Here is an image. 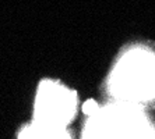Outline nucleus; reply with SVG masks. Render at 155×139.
Wrapping results in <instances>:
<instances>
[{
	"instance_id": "f257e3e1",
	"label": "nucleus",
	"mask_w": 155,
	"mask_h": 139,
	"mask_svg": "<svg viewBox=\"0 0 155 139\" xmlns=\"http://www.w3.org/2000/svg\"><path fill=\"white\" fill-rule=\"evenodd\" d=\"M109 92L116 102L138 106L155 99V54L143 47L127 50L112 70Z\"/></svg>"
},
{
	"instance_id": "f03ea898",
	"label": "nucleus",
	"mask_w": 155,
	"mask_h": 139,
	"mask_svg": "<svg viewBox=\"0 0 155 139\" xmlns=\"http://www.w3.org/2000/svg\"><path fill=\"white\" fill-rule=\"evenodd\" d=\"M84 138H155V128L138 104L115 100L87 115Z\"/></svg>"
},
{
	"instance_id": "7ed1b4c3",
	"label": "nucleus",
	"mask_w": 155,
	"mask_h": 139,
	"mask_svg": "<svg viewBox=\"0 0 155 139\" xmlns=\"http://www.w3.org/2000/svg\"><path fill=\"white\" fill-rule=\"evenodd\" d=\"M77 110V95L54 81H43L35 97V120L58 128H66Z\"/></svg>"
},
{
	"instance_id": "20e7f679",
	"label": "nucleus",
	"mask_w": 155,
	"mask_h": 139,
	"mask_svg": "<svg viewBox=\"0 0 155 139\" xmlns=\"http://www.w3.org/2000/svg\"><path fill=\"white\" fill-rule=\"evenodd\" d=\"M20 138H46V139H59V138H69V132L66 128H58L48 124H41V122L34 121L28 127L20 132Z\"/></svg>"
}]
</instances>
